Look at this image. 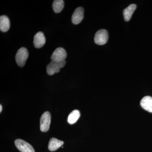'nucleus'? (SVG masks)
<instances>
[{"label": "nucleus", "mask_w": 152, "mask_h": 152, "mask_svg": "<svg viewBox=\"0 0 152 152\" xmlns=\"http://www.w3.org/2000/svg\"><path fill=\"white\" fill-rule=\"evenodd\" d=\"M84 18V9L81 7H79L76 9L72 17L73 23L77 25L80 23Z\"/></svg>", "instance_id": "0eeeda50"}, {"label": "nucleus", "mask_w": 152, "mask_h": 152, "mask_svg": "<svg viewBox=\"0 0 152 152\" xmlns=\"http://www.w3.org/2000/svg\"><path fill=\"white\" fill-rule=\"evenodd\" d=\"M51 122V115L49 112H45L42 115L40 118V130L42 132H45L50 129Z\"/></svg>", "instance_id": "20e7f679"}, {"label": "nucleus", "mask_w": 152, "mask_h": 152, "mask_svg": "<svg viewBox=\"0 0 152 152\" xmlns=\"http://www.w3.org/2000/svg\"><path fill=\"white\" fill-rule=\"evenodd\" d=\"M46 43V38L43 33L38 32L34 37V44L37 48H41L44 46Z\"/></svg>", "instance_id": "6e6552de"}, {"label": "nucleus", "mask_w": 152, "mask_h": 152, "mask_svg": "<svg viewBox=\"0 0 152 152\" xmlns=\"http://www.w3.org/2000/svg\"><path fill=\"white\" fill-rule=\"evenodd\" d=\"M108 39V34L107 30L101 29L95 34L94 42L95 43L100 45H104Z\"/></svg>", "instance_id": "7ed1b4c3"}, {"label": "nucleus", "mask_w": 152, "mask_h": 152, "mask_svg": "<svg viewBox=\"0 0 152 152\" xmlns=\"http://www.w3.org/2000/svg\"><path fill=\"white\" fill-rule=\"evenodd\" d=\"M140 105L144 110L152 113V97L146 96L143 98L141 101Z\"/></svg>", "instance_id": "1a4fd4ad"}, {"label": "nucleus", "mask_w": 152, "mask_h": 152, "mask_svg": "<svg viewBox=\"0 0 152 152\" xmlns=\"http://www.w3.org/2000/svg\"><path fill=\"white\" fill-rule=\"evenodd\" d=\"M67 57V53L65 49L58 48L56 49L52 55L51 58L52 61H65Z\"/></svg>", "instance_id": "423d86ee"}, {"label": "nucleus", "mask_w": 152, "mask_h": 152, "mask_svg": "<svg viewBox=\"0 0 152 152\" xmlns=\"http://www.w3.org/2000/svg\"><path fill=\"white\" fill-rule=\"evenodd\" d=\"M64 7V2L63 0H55L53 4V8L56 13L61 12Z\"/></svg>", "instance_id": "4468645a"}, {"label": "nucleus", "mask_w": 152, "mask_h": 152, "mask_svg": "<svg viewBox=\"0 0 152 152\" xmlns=\"http://www.w3.org/2000/svg\"><path fill=\"white\" fill-rule=\"evenodd\" d=\"M65 60L63 61H52L47 66V72L49 75H53L54 74L60 72V69L65 66Z\"/></svg>", "instance_id": "f257e3e1"}, {"label": "nucleus", "mask_w": 152, "mask_h": 152, "mask_svg": "<svg viewBox=\"0 0 152 152\" xmlns=\"http://www.w3.org/2000/svg\"><path fill=\"white\" fill-rule=\"evenodd\" d=\"M137 6L135 4H132L124 9L123 12L124 18L126 21H129L130 20L133 13L135 10Z\"/></svg>", "instance_id": "9b49d317"}, {"label": "nucleus", "mask_w": 152, "mask_h": 152, "mask_svg": "<svg viewBox=\"0 0 152 152\" xmlns=\"http://www.w3.org/2000/svg\"><path fill=\"white\" fill-rule=\"evenodd\" d=\"M2 110V107L1 105H0V112H1Z\"/></svg>", "instance_id": "2eb2a0df"}, {"label": "nucleus", "mask_w": 152, "mask_h": 152, "mask_svg": "<svg viewBox=\"0 0 152 152\" xmlns=\"http://www.w3.org/2000/svg\"><path fill=\"white\" fill-rule=\"evenodd\" d=\"M15 144L21 152H35L33 147L23 140L17 139L15 141Z\"/></svg>", "instance_id": "39448f33"}, {"label": "nucleus", "mask_w": 152, "mask_h": 152, "mask_svg": "<svg viewBox=\"0 0 152 152\" xmlns=\"http://www.w3.org/2000/svg\"><path fill=\"white\" fill-rule=\"evenodd\" d=\"M29 53L27 49L22 48L19 49L16 55V61L19 66L22 67L24 66L28 58Z\"/></svg>", "instance_id": "f03ea898"}, {"label": "nucleus", "mask_w": 152, "mask_h": 152, "mask_svg": "<svg viewBox=\"0 0 152 152\" xmlns=\"http://www.w3.org/2000/svg\"><path fill=\"white\" fill-rule=\"evenodd\" d=\"M80 116V112L78 110H74L69 115L68 118V122L69 124H72L77 121Z\"/></svg>", "instance_id": "ddd939ff"}, {"label": "nucleus", "mask_w": 152, "mask_h": 152, "mask_svg": "<svg viewBox=\"0 0 152 152\" xmlns=\"http://www.w3.org/2000/svg\"><path fill=\"white\" fill-rule=\"evenodd\" d=\"M64 142L58 139L52 138L50 140L48 144V149L51 151H54L58 149L64 144Z\"/></svg>", "instance_id": "f8f14e48"}, {"label": "nucleus", "mask_w": 152, "mask_h": 152, "mask_svg": "<svg viewBox=\"0 0 152 152\" xmlns=\"http://www.w3.org/2000/svg\"><path fill=\"white\" fill-rule=\"evenodd\" d=\"M10 19L6 15L0 17V30L3 32H6L10 29Z\"/></svg>", "instance_id": "9d476101"}]
</instances>
